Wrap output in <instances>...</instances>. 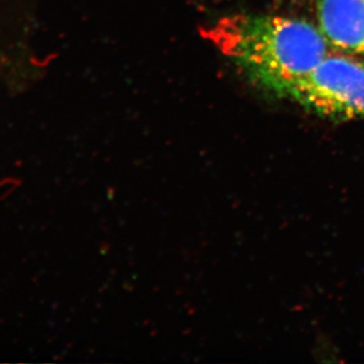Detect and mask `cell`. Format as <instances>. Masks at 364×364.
<instances>
[{
    "label": "cell",
    "instance_id": "6da1fadb",
    "mask_svg": "<svg viewBox=\"0 0 364 364\" xmlns=\"http://www.w3.org/2000/svg\"><path fill=\"white\" fill-rule=\"evenodd\" d=\"M204 35L255 82L283 97L328 55L321 30L292 18L237 14Z\"/></svg>",
    "mask_w": 364,
    "mask_h": 364
},
{
    "label": "cell",
    "instance_id": "7a4b0ae2",
    "mask_svg": "<svg viewBox=\"0 0 364 364\" xmlns=\"http://www.w3.org/2000/svg\"><path fill=\"white\" fill-rule=\"evenodd\" d=\"M284 97L331 121L364 118V62L326 55L320 64L292 84Z\"/></svg>",
    "mask_w": 364,
    "mask_h": 364
},
{
    "label": "cell",
    "instance_id": "3957f363",
    "mask_svg": "<svg viewBox=\"0 0 364 364\" xmlns=\"http://www.w3.org/2000/svg\"><path fill=\"white\" fill-rule=\"evenodd\" d=\"M317 17L328 44L364 55V0H318Z\"/></svg>",
    "mask_w": 364,
    "mask_h": 364
}]
</instances>
